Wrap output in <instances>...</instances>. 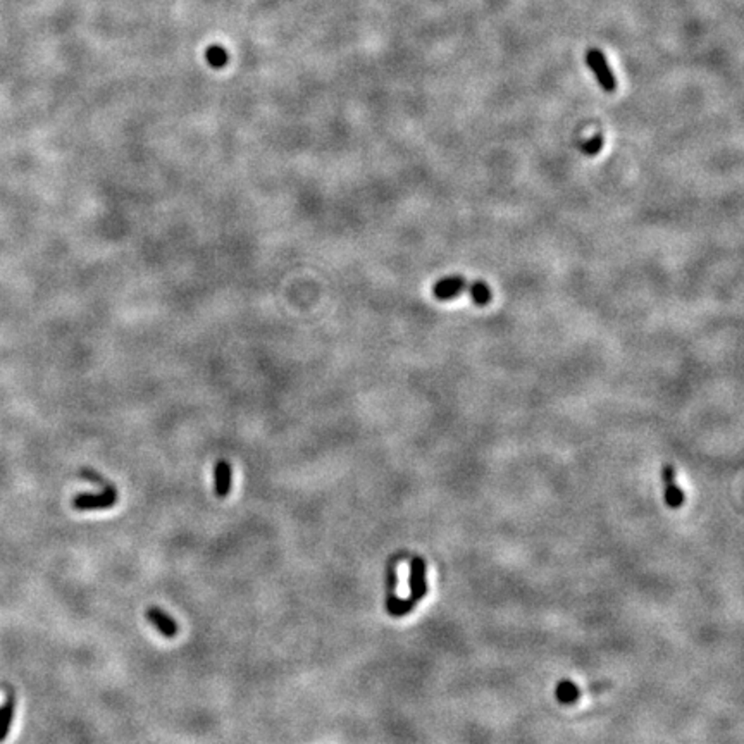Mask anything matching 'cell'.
Listing matches in <instances>:
<instances>
[{
    "label": "cell",
    "instance_id": "6da1fadb",
    "mask_svg": "<svg viewBox=\"0 0 744 744\" xmlns=\"http://www.w3.org/2000/svg\"><path fill=\"white\" fill-rule=\"evenodd\" d=\"M586 62L589 69L594 73V76H596L600 87L606 93H613L617 90V80L613 76L612 69H610L608 62H606L603 52L598 50V48H589L586 52Z\"/></svg>",
    "mask_w": 744,
    "mask_h": 744
},
{
    "label": "cell",
    "instance_id": "7a4b0ae2",
    "mask_svg": "<svg viewBox=\"0 0 744 744\" xmlns=\"http://www.w3.org/2000/svg\"><path fill=\"white\" fill-rule=\"evenodd\" d=\"M117 503V491L107 486L102 493H81L74 496L73 507L76 510H106Z\"/></svg>",
    "mask_w": 744,
    "mask_h": 744
},
{
    "label": "cell",
    "instance_id": "3957f363",
    "mask_svg": "<svg viewBox=\"0 0 744 744\" xmlns=\"http://www.w3.org/2000/svg\"><path fill=\"white\" fill-rule=\"evenodd\" d=\"M471 288L472 282L467 281L464 276H448L445 279H440V281L433 286V295L434 299L440 300V302H448V300L460 296L462 293H468Z\"/></svg>",
    "mask_w": 744,
    "mask_h": 744
},
{
    "label": "cell",
    "instance_id": "277c9868",
    "mask_svg": "<svg viewBox=\"0 0 744 744\" xmlns=\"http://www.w3.org/2000/svg\"><path fill=\"white\" fill-rule=\"evenodd\" d=\"M408 586H410V600L419 603L427 594L426 581V561L424 558L414 557L410 561V575H408Z\"/></svg>",
    "mask_w": 744,
    "mask_h": 744
},
{
    "label": "cell",
    "instance_id": "5b68a950",
    "mask_svg": "<svg viewBox=\"0 0 744 744\" xmlns=\"http://www.w3.org/2000/svg\"><path fill=\"white\" fill-rule=\"evenodd\" d=\"M147 620L161 632L164 638H174V636L178 634V631H180L176 620H174L169 613H166L164 610L159 608V606H150V608L147 610Z\"/></svg>",
    "mask_w": 744,
    "mask_h": 744
},
{
    "label": "cell",
    "instance_id": "8992f818",
    "mask_svg": "<svg viewBox=\"0 0 744 744\" xmlns=\"http://www.w3.org/2000/svg\"><path fill=\"white\" fill-rule=\"evenodd\" d=\"M661 481L665 485V501L671 508H679L684 503V491L677 486L675 468L672 465H665L661 471Z\"/></svg>",
    "mask_w": 744,
    "mask_h": 744
},
{
    "label": "cell",
    "instance_id": "52a82bcc",
    "mask_svg": "<svg viewBox=\"0 0 744 744\" xmlns=\"http://www.w3.org/2000/svg\"><path fill=\"white\" fill-rule=\"evenodd\" d=\"M233 468L228 460H219L214 467V488L219 498H226L231 491Z\"/></svg>",
    "mask_w": 744,
    "mask_h": 744
},
{
    "label": "cell",
    "instance_id": "ba28073f",
    "mask_svg": "<svg viewBox=\"0 0 744 744\" xmlns=\"http://www.w3.org/2000/svg\"><path fill=\"white\" fill-rule=\"evenodd\" d=\"M415 605L417 603H414L410 598L401 600V598L396 596L395 591H388V596H386V610H388V613L392 617L407 615V613H410L412 610L415 608Z\"/></svg>",
    "mask_w": 744,
    "mask_h": 744
},
{
    "label": "cell",
    "instance_id": "9c48e42d",
    "mask_svg": "<svg viewBox=\"0 0 744 744\" xmlns=\"http://www.w3.org/2000/svg\"><path fill=\"white\" fill-rule=\"evenodd\" d=\"M555 696L561 705H572V703L578 701L579 696H581V691H579V687L575 686L572 680H561L557 686Z\"/></svg>",
    "mask_w": 744,
    "mask_h": 744
},
{
    "label": "cell",
    "instance_id": "30bf717a",
    "mask_svg": "<svg viewBox=\"0 0 744 744\" xmlns=\"http://www.w3.org/2000/svg\"><path fill=\"white\" fill-rule=\"evenodd\" d=\"M14 710H16V701H14V698H9L0 706V743L9 734L10 724H13L14 719Z\"/></svg>",
    "mask_w": 744,
    "mask_h": 744
},
{
    "label": "cell",
    "instance_id": "8fae6325",
    "mask_svg": "<svg viewBox=\"0 0 744 744\" xmlns=\"http://www.w3.org/2000/svg\"><path fill=\"white\" fill-rule=\"evenodd\" d=\"M603 136L601 135H594L593 138H589L586 141V143H582V154L587 155V157H593V155H598L601 152V148H603Z\"/></svg>",
    "mask_w": 744,
    "mask_h": 744
},
{
    "label": "cell",
    "instance_id": "7c38bea8",
    "mask_svg": "<svg viewBox=\"0 0 744 744\" xmlns=\"http://www.w3.org/2000/svg\"><path fill=\"white\" fill-rule=\"evenodd\" d=\"M207 59H209L210 64L215 66V68H219V66L226 64V61H228V57H226V52L222 50L221 47L209 48V52H207Z\"/></svg>",
    "mask_w": 744,
    "mask_h": 744
}]
</instances>
